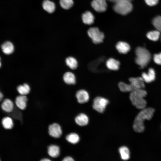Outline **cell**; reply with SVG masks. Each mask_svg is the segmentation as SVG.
Returning <instances> with one entry per match:
<instances>
[{"label": "cell", "mask_w": 161, "mask_h": 161, "mask_svg": "<svg viewBox=\"0 0 161 161\" xmlns=\"http://www.w3.org/2000/svg\"><path fill=\"white\" fill-rule=\"evenodd\" d=\"M154 111V109L151 108H145L142 109L135 119L133 124L134 130L138 133L143 132L145 130L144 122L146 120L151 119Z\"/></svg>", "instance_id": "6da1fadb"}, {"label": "cell", "mask_w": 161, "mask_h": 161, "mask_svg": "<svg viewBox=\"0 0 161 161\" xmlns=\"http://www.w3.org/2000/svg\"><path fill=\"white\" fill-rule=\"evenodd\" d=\"M147 94L146 92L143 89H135L131 92L130 99L136 108L142 109L146 108L147 102L144 98Z\"/></svg>", "instance_id": "7a4b0ae2"}, {"label": "cell", "mask_w": 161, "mask_h": 161, "mask_svg": "<svg viewBox=\"0 0 161 161\" xmlns=\"http://www.w3.org/2000/svg\"><path fill=\"white\" fill-rule=\"evenodd\" d=\"M135 53L136 57L135 61L136 63L141 68H144L150 61V53L145 48L139 47L136 49Z\"/></svg>", "instance_id": "3957f363"}, {"label": "cell", "mask_w": 161, "mask_h": 161, "mask_svg": "<svg viewBox=\"0 0 161 161\" xmlns=\"http://www.w3.org/2000/svg\"><path fill=\"white\" fill-rule=\"evenodd\" d=\"M113 8L114 11L122 15H126L130 12L133 9L131 1L129 0H118L114 3Z\"/></svg>", "instance_id": "277c9868"}, {"label": "cell", "mask_w": 161, "mask_h": 161, "mask_svg": "<svg viewBox=\"0 0 161 161\" xmlns=\"http://www.w3.org/2000/svg\"><path fill=\"white\" fill-rule=\"evenodd\" d=\"M88 34L94 43L98 44L103 42L104 35L97 28L93 27L89 28L88 31Z\"/></svg>", "instance_id": "5b68a950"}, {"label": "cell", "mask_w": 161, "mask_h": 161, "mask_svg": "<svg viewBox=\"0 0 161 161\" xmlns=\"http://www.w3.org/2000/svg\"><path fill=\"white\" fill-rule=\"evenodd\" d=\"M109 102L108 100L106 98L100 97H97L94 100L93 107L98 112L102 113Z\"/></svg>", "instance_id": "8992f818"}, {"label": "cell", "mask_w": 161, "mask_h": 161, "mask_svg": "<svg viewBox=\"0 0 161 161\" xmlns=\"http://www.w3.org/2000/svg\"><path fill=\"white\" fill-rule=\"evenodd\" d=\"M48 132L52 137L58 138L62 134V130L60 125L57 123H53L50 124L48 127Z\"/></svg>", "instance_id": "52a82bcc"}, {"label": "cell", "mask_w": 161, "mask_h": 161, "mask_svg": "<svg viewBox=\"0 0 161 161\" xmlns=\"http://www.w3.org/2000/svg\"><path fill=\"white\" fill-rule=\"evenodd\" d=\"M129 80L132 91L138 89H143L145 87L144 81L142 77L131 78Z\"/></svg>", "instance_id": "ba28073f"}, {"label": "cell", "mask_w": 161, "mask_h": 161, "mask_svg": "<svg viewBox=\"0 0 161 161\" xmlns=\"http://www.w3.org/2000/svg\"><path fill=\"white\" fill-rule=\"evenodd\" d=\"M92 8L98 12L105 11L107 8L106 0H93L91 3Z\"/></svg>", "instance_id": "9c48e42d"}, {"label": "cell", "mask_w": 161, "mask_h": 161, "mask_svg": "<svg viewBox=\"0 0 161 161\" xmlns=\"http://www.w3.org/2000/svg\"><path fill=\"white\" fill-rule=\"evenodd\" d=\"M1 107L4 112L10 113L13 112L15 108L14 104L13 101L8 98L4 99L2 102Z\"/></svg>", "instance_id": "30bf717a"}, {"label": "cell", "mask_w": 161, "mask_h": 161, "mask_svg": "<svg viewBox=\"0 0 161 161\" xmlns=\"http://www.w3.org/2000/svg\"><path fill=\"white\" fill-rule=\"evenodd\" d=\"M27 101L28 98L26 95H20L16 98L15 103L19 109L23 110L27 108Z\"/></svg>", "instance_id": "8fae6325"}, {"label": "cell", "mask_w": 161, "mask_h": 161, "mask_svg": "<svg viewBox=\"0 0 161 161\" xmlns=\"http://www.w3.org/2000/svg\"><path fill=\"white\" fill-rule=\"evenodd\" d=\"M76 97L78 103H83L88 101L89 99V95L88 92L84 90L78 91L76 95Z\"/></svg>", "instance_id": "7c38bea8"}, {"label": "cell", "mask_w": 161, "mask_h": 161, "mask_svg": "<svg viewBox=\"0 0 161 161\" xmlns=\"http://www.w3.org/2000/svg\"><path fill=\"white\" fill-rule=\"evenodd\" d=\"M142 78L144 82L149 83L153 81L155 78V73L154 70L152 68H149L147 73L143 72Z\"/></svg>", "instance_id": "4fadbf2b"}, {"label": "cell", "mask_w": 161, "mask_h": 161, "mask_svg": "<svg viewBox=\"0 0 161 161\" xmlns=\"http://www.w3.org/2000/svg\"><path fill=\"white\" fill-rule=\"evenodd\" d=\"M60 148L57 145H51L48 147L47 154L52 158H55L58 157L60 154Z\"/></svg>", "instance_id": "5bb4252c"}, {"label": "cell", "mask_w": 161, "mask_h": 161, "mask_svg": "<svg viewBox=\"0 0 161 161\" xmlns=\"http://www.w3.org/2000/svg\"><path fill=\"white\" fill-rule=\"evenodd\" d=\"M1 124L4 129L8 130L12 129L14 126L13 119L8 116L4 117L2 119Z\"/></svg>", "instance_id": "9a60e30c"}, {"label": "cell", "mask_w": 161, "mask_h": 161, "mask_svg": "<svg viewBox=\"0 0 161 161\" xmlns=\"http://www.w3.org/2000/svg\"><path fill=\"white\" fill-rule=\"evenodd\" d=\"M1 48L3 52L7 55L12 54L14 49V46L13 43L10 41H6L1 46Z\"/></svg>", "instance_id": "2e32d148"}, {"label": "cell", "mask_w": 161, "mask_h": 161, "mask_svg": "<svg viewBox=\"0 0 161 161\" xmlns=\"http://www.w3.org/2000/svg\"><path fill=\"white\" fill-rule=\"evenodd\" d=\"M117 50L120 53L126 54L130 49L129 45L126 42L123 41H119L116 45Z\"/></svg>", "instance_id": "e0dca14e"}, {"label": "cell", "mask_w": 161, "mask_h": 161, "mask_svg": "<svg viewBox=\"0 0 161 161\" xmlns=\"http://www.w3.org/2000/svg\"><path fill=\"white\" fill-rule=\"evenodd\" d=\"M106 65L107 68L110 70H117L119 68L120 62L114 58H111L106 61Z\"/></svg>", "instance_id": "ac0fdd59"}, {"label": "cell", "mask_w": 161, "mask_h": 161, "mask_svg": "<svg viewBox=\"0 0 161 161\" xmlns=\"http://www.w3.org/2000/svg\"><path fill=\"white\" fill-rule=\"evenodd\" d=\"M75 121L78 125L83 126L88 124L89 119L88 117L85 114L81 113L75 117Z\"/></svg>", "instance_id": "d6986e66"}, {"label": "cell", "mask_w": 161, "mask_h": 161, "mask_svg": "<svg viewBox=\"0 0 161 161\" xmlns=\"http://www.w3.org/2000/svg\"><path fill=\"white\" fill-rule=\"evenodd\" d=\"M95 18L93 14L90 11H87L82 15V19L83 22L86 24L90 25L92 24Z\"/></svg>", "instance_id": "ffe728a7"}, {"label": "cell", "mask_w": 161, "mask_h": 161, "mask_svg": "<svg viewBox=\"0 0 161 161\" xmlns=\"http://www.w3.org/2000/svg\"><path fill=\"white\" fill-rule=\"evenodd\" d=\"M43 9L48 13H51L55 10V5L54 2L49 0H45L42 3Z\"/></svg>", "instance_id": "44dd1931"}, {"label": "cell", "mask_w": 161, "mask_h": 161, "mask_svg": "<svg viewBox=\"0 0 161 161\" xmlns=\"http://www.w3.org/2000/svg\"><path fill=\"white\" fill-rule=\"evenodd\" d=\"M63 79L65 83L69 84H74L76 82L75 75L70 72H66L64 74Z\"/></svg>", "instance_id": "7402d4cb"}, {"label": "cell", "mask_w": 161, "mask_h": 161, "mask_svg": "<svg viewBox=\"0 0 161 161\" xmlns=\"http://www.w3.org/2000/svg\"><path fill=\"white\" fill-rule=\"evenodd\" d=\"M119 151L123 160H126L129 159L130 153L127 147L125 146H122L119 148Z\"/></svg>", "instance_id": "603a6c76"}, {"label": "cell", "mask_w": 161, "mask_h": 161, "mask_svg": "<svg viewBox=\"0 0 161 161\" xmlns=\"http://www.w3.org/2000/svg\"><path fill=\"white\" fill-rule=\"evenodd\" d=\"M18 93L20 95H25L28 94L30 91V88L27 83L18 86L17 88Z\"/></svg>", "instance_id": "cb8c5ba5"}, {"label": "cell", "mask_w": 161, "mask_h": 161, "mask_svg": "<svg viewBox=\"0 0 161 161\" xmlns=\"http://www.w3.org/2000/svg\"><path fill=\"white\" fill-rule=\"evenodd\" d=\"M66 140L72 144L77 143L79 141L80 137L78 135L74 133L68 134L66 137Z\"/></svg>", "instance_id": "d4e9b609"}, {"label": "cell", "mask_w": 161, "mask_h": 161, "mask_svg": "<svg viewBox=\"0 0 161 161\" xmlns=\"http://www.w3.org/2000/svg\"><path fill=\"white\" fill-rule=\"evenodd\" d=\"M67 65L72 69H76L78 65V62L75 58L72 57H69L66 59Z\"/></svg>", "instance_id": "484cf974"}, {"label": "cell", "mask_w": 161, "mask_h": 161, "mask_svg": "<svg viewBox=\"0 0 161 161\" xmlns=\"http://www.w3.org/2000/svg\"><path fill=\"white\" fill-rule=\"evenodd\" d=\"M160 35V32L158 30L150 31L147 34V38L150 40L156 41L159 39Z\"/></svg>", "instance_id": "4316f807"}, {"label": "cell", "mask_w": 161, "mask_h": 161, "mask_svg": "<svg viewBox=\"0 0 161 161\" xmlns=\"http://www.w3.org/2000/svg\"><path fill=\"white\" fill-rule=\"evenodd\" d=\"M118 86L120 89L123 92H131V88L129 84H127L123 82L119 83Z\"/></svg>", "instance_id": "83f0119b"}, {"label": "cell", "mask_w": 161, "mask_h": 161, "mask_svg": "<svg viewBox=\"0 0 161 161\" xmlns=\"http://www.w3.org/2000/svg\"><path fill=\"white\" fill-rule=\"evenodd\" d=\"M60 4L61 7L65 9L70 8L73 6V0H60Z\"/></svg>", "instance_id": "f1b7e54d"}, {"label": "cell", "mask_w": 161, "mask_h": 161, "mask_svg": "<svg viewBox=\"0 0 161 161\" xmlns=\"http://www.w3.org/2000/svg\"><path fill=\"white\" fill-rule=\"evenodd\" d=\"M152 23L157 30L161 32V16H158L154 18L152 20Z\"/></svg>", "instance_id": "f546056e"}, {"label": "cell", "mask_w": 161, "mask_h": 161, "mask_svg": "<svg viewBox=\"0 0 161 161\" xmlns=\"http://www.w3.org/2000/svg\"><path fill=\"white\" fill-rule=\"evenodd\" d=\"M153 59L155 63L161 65V52L155 54L154 56Z\"/></svg>", "instance_id": "4dcf8cb0"}, {"label": "cell", "mask_w": 161, "mask_h": 161, "mask_svg": "<svg viewBox=\"0 0 161 161\" xmlns=\"http://www.w3.org/2000/svg\"><path fill=\"white\" fill-rule=\"evenodd\" d=\"M146 3L148 5L153 6L157 4L158 0H145Z\"/></svg>", "instance_id": "1f68e13d"}, {"label": "cell", "mask_w": 161, "mask_h": 161, "mask_svg": "<svg viewBox=\"0 0 161 161\" xmlns=\"http://www.w3.org/2000/svg\"><path fill=\"white\" fill-rule=\"evenodd\" d=\"M63 161H74L73 159L70 156H67L63 158Z\"/></svg>", "instance_id": "d6a6232c"}, {"label": "cell", "mask_w": 161, "mask_h": 161, "mask_svg": "<svg viewBox=\"0 0 161 161\" xmlns=\"http://www.w3.org/2000/svg\"><path fill=\"white\" fill-rule=\"evenodd\" d=\"M51 160L48 158H42L40 160L41 161H50Z\"/></svg>", "instance_id": "836d02e7"}, {"label": "cell", "mask_w": 161, "mask_h": 161, "mask_svg": "<svg viewBox=\"0 0 161 161\" xmlns=\"http://www.w3.org/2000/svg\"><path fill=\"white\" fill-rule=\"evenodd\" d=\"M3 95L2 93L0 91V101L2 100L3 98Z\"/></svg>", "instance_id": "e575fe53"}, {"label": "cell", "mask_w": 161, "mask_h": 161, "mask_svg": "<svg viewBox=\"0 0 161 161\" xmlns=\"http://www.w3.org/2000/svg\"><path fill=\"white\" fill-rule=\"evenodd\" d=\"M111 2H114V3H116L118 0H108Z\"/></svg>", "instance_id": "d590c367"}, {"label": "cell", "mask_w": 161, "mask_h": 161, "mask_svg": "<svg viewBox=\"0 0 161 161\" xmlns=\"http://www.w3.org/2000/svg\"><path fill=\"white\" fill-rule=\"evenodd\" d=\"M1 58H0V68H1Z\"/></svg>", "instance_id": "8d00e7d4"}, {"label": "cell", "mask_w": 161, "mask_h": 161, "mask_svg": "<svg viewBox=\"0 0 161 161\" xmlns=\"http://www.w3.org/2000/svg\"><path fill=\"white\" fill-rule=\"evenodd\" d=\"M129 0V1H132V0Z\"/></svg>", "instance_id": "74e56055"}, {"label": "cell", "mask_w": 161, "mask_h": 161, "mask_svg": "<svg viewBox=\"0 0 161 161\" xmlns=\"http://www.w3.org/2000/svg\"><path fill=\"white\" fill-rule=\"evenodd\" d=\"M1 161L0 158V161Z\"/></svg>", "instance_id": "f35d334b"}]
</instances>
